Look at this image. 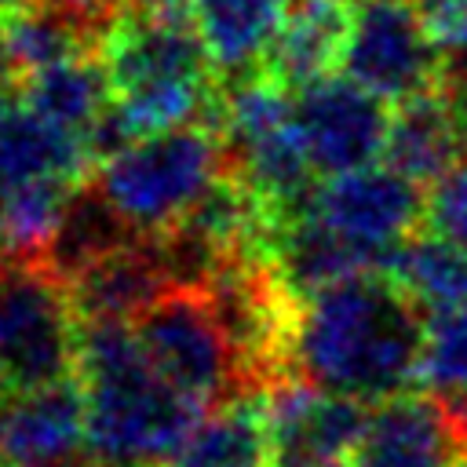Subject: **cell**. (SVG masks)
Instances as JSON below:
<instances>
[{
  "mask_svg": "<svg viewBox=\"0 0 467 467\" xmlns=\"http://www.w3.org/2000/svg\"><path fill=\"white\" fill-rule=\"evenodd\" d=\"M416 306L387 270H361L299 296L288 314L281 368L365 405L387 401L416 383L423 339Z\"/></svg>",
  "mask_w": 467,
  "mask_h": 467,
  "instance_id": "6da1fadb",
  "label": "cell"
},
{
  "mask_svg": "<svg viewBox=\"0 0 467 467\" xmlns=\"http://www.w3.org/2000/svg\"><path fill=\"white\" fill-rule=\"evenodd\" d=\"M99 58L113 106L91 131V157L102 161L131 139L193 124L215 106V66L193 26L190 0H139L99 29Z\"/></svg>",
  "mask_w": 467,
  "mask_h": 467,
  "instance_id": "7a4b0ae2",
  "label": "cell"
},
{
  "mask_svg": "<svg viewBox=\"0 0 467 467\" xmlns=\"http://www.w3.org/2000/svg\"><path fill=\"white\" fill-rule=\"evenodd\" d=\"M77 379L88 452L99 467H168L204 416L150 365L135 328L120 321L84 325Z\"/></svg>",
  "mask_w": 467,
  "mask_h": 467,
  "instance_id": "3957f363",
  "label": "cell"
},
{
  "mask_svg": "<svg viewBox=\"0 0 467 467\" xmlns=\"http://www.w3.org/2000/svg\"><path fill=\"white\" fill-rule=\"evenodd\" d=\"M230 171L223 131L193 120L131 139L99 161L91 182L135 237L153 241L179 226Z\"/></svg>",
  "mask_w": 467,
  "mask_h": 467,
  "instance_id": "277c9868",
  "label": "cell"
},
{
  "mask_svg": "<svg viewBox=\"0 0 467 467\" xmlns=\"http://www.w3.org/2000/svg\"><path fill=\"white\" fill-rule=\"evenodd\" d=\"M131 328L150 365L204 412L259 387L204 285L164 288Z\"/></svg>",
  "mask_w": 467,
  "mask_h": 467,
  "instance_id": "5b68a950",
  "label": "cell"
},
{
  "mask_svg": "<svg viewBox=\"0 0 467 467\" xmlns=\"http://www.w3.org/2000/svg\"><path fill=\"white\" fill-rule=\"evenodd\" d=\"M80 332L69 281L51 263L11 259L0 266V394L73 379Z\"/></svg>",
  "mask_w": 467,
  "mask_h": 467,
  "instance_id": "8992f818",
  "label": "cell"
},
{
  "mask_svg": "<svg viewBox=\"0 0 467 467\" xmlns=\"http://www.w3.org/2000/svg\"><path fill=\"white\" fill-rule=\"evenodd\" d=\"M223 142L230 168L266 204L274 223L306 208L314 193V161L306 153L292 91L266 73L237 80L223 99Z\"/></svg>",
  "mask_w": 467,
  "mask_h": 467,
  "instance_id": "52a82bcc",
  "label": "cell"
},
{
  "mask_svg": "<svg viewBox=\"0 0 467 467\" xmlns=\"http://www.w3.org/2000/svg\"><path fill=\"white\" fill-rule=\"evenodd\" d=\"M339 69L394 106L449 84L445 51L431 40L409 0H354L350 40Z\"/></svg>",
  "mask_w": 467,
  "mask_h": 467,
  "instance_id": "ba28073f",
  "label": "cell"
},
{
  "mask_svg": "<svg viewBox=\"0 0 467 467\" xmlns=\"http://www.w3.org/2000/svg\"><path fill=\"white\" fill-rule=\"evenodd\" d=\"M306 208L343 241L365 252L376 270H383L387 259L412 237L427 197L420 193V182L383 161H372L354 171L325 175V182L314 186Z\"/></svg>",
  "mask_w": 467,
  "mask_h": 467,
  "instance_id": "9c48e42d",
  "label": "cell"
},
{
  "mask_svg": "<svg viewBox=\"0 0 467 467\" xmlns=\"http://www.w3.org/2000/svg\"><path fill=\"white\" fill-rule=\"evenodd\" d=\"M314 171L339 175L383 161L390 113L379 95L350 77H321L292 95Z\"/></svg>",
  "mask_w": 467,
  "mask_h": 467,
  "instance_id": "30bf717a",
  "label": "cell"
},
{
  "mask_svg": "<svg viewBox=\"0 0 467 467\" xmlns=\"http://www.w3.org/2000/svg\"><path fill=\"white\" fill-rule=\"evenodd\" d=\"M368 423L365 401L281 376L266 394L270 460L274 467H317L354 456Z\"/></svg>",
  "mask_w": 467,
  "mask_h": 467,
  "instance_id": "8fae6325",
  "label": "cell"
},
{
  "mask_svg": "<svg viewBox=\"0 0 467 467\" xmlns=\"http://www.w3.org/2000/svg\"><path fill=\"white\" fill-rule=\"evenodd\" d=\"M0 467H99L80 379L0 394Z\"/></svg>",
  "mask_w": 467,
  "mask_h": 467,
  "instance_id": "7c38bea8",
  "label": "cell"
},
{
  "mask_svg": "<svg viewBox=\"0 0 467 467\" xmlns=\"http://www.w3.org/2000/svg\"><path fill=\"white\" fill-rule=\"evenodd\" d=\"M467 438L452 416L423 394H394L368 409L365 434L354 449L358 467H456Z\"/></svg>",
  "mask_w": 467,
  "mask_h": 467,
  "instance_id": "4fadbf2b",
  "label": "cell"
},
{
  "mask_svg": "<svg viewBox=\"0 0 467 467\" xmlns=\"http://www.w3.org/2000/svg\"><path fill=\"white\" fill-rule=\"evenodd\" d=\"M463 142H467L463 106L449 80L445 88L398 102V109L390 113V128H387L383 164L409 175L412 182L434 186L445 171L460 164Z\"/></svg>",
  "mask_w": 467,
  "mask_h": 467,
  "instance_id": "5bb4252c",
  "label": "cell"
},
{
  "mask_svg": "<svg viewBox=\"0 0 467 467\" xmlns=\"http://www.w3.org/2000/svg\"><path fill=\"white\" fill-rule=\"evenodd\" d=\"M164 288H171V277L153 241H131L69 277V296L84 325L91 321L131 325Z\"/></svg>",
  "mask_w": 467,
  "mask_h": 467,
  "instance_id": "9a60e30c",
  "label": "cell"
},
{
  "mask_svg": "<svg viewBox=\"0 0 467 467\" xmlns=\"http://www.w3.org/2000/svg\"><path fill=\"white\" fill-rule=\"evenodd\" d=\"M91 164L88 139L40 117L22 99L0 109V197L36 179H84Z\"/></svg>",
  "mask_w": 467,
  "mask_h": 467,
  "instance_id": "2e32d148",
  "label": "cell"
},
{
  "mask_svg": "<svg viewBox=\"0 0 467 467\" xmlns=\"http://www.w3.org/2000/svg\"><path fill=\"white\" fill-rule=\"evenodd\" d=\"M350 18L354 0H296L281 36L263 62V73L288 91L332 77V69L343 66Z\"/></svg>",
  "mask_w": 467,
  "mask_h": 467,
  "instance_id": "e0dca14e",
  "label": "cell"
},
{
  "mask_svg": "<svg viewBox=\"0 0 467 467\" xmlns=\"http://www.w3.org/2000/svg\"><path fill=\"white\" fill-rule=\"evenodd\" d=\"M296 0H190L193 26L219 77H252L281 36Z\"/></svg>",
  "mask_w": 467,
  "mask_h": 467,
  "instance_id": "ac0fdd59",
  "label": "cell"
},
{
  "mask_svg": "<svg viewBox=\"0 0 467 467\" xmlns=\"http://www.w3.org/2000/svg\"><path fill=\"white\" fill-rule=\"evenodd\" d=\"M168 467H274L266 394L259 387L241 390L204 412Z\"/></svg>",
  "mask_w": 467,
  "mask_h": 467,
  "instance_id": "d6986e66",
  "label": "cell"
},
{
  "mask_svg": "<svg viewBox=\"0 0 467 467\" xmlns=\"http://www.w3.org/2000/svg\"><path fill=\"white\" fill-rule=\"evenodd\" d=\"M18 99L26 106H33L40 117L55 120L58 128H66L80 139H91V131L113 106L109 77H106L99 51H80L73 58H62L55 66H44V69L22 77Z\"/></svg>",
  "mask_w": 467,
  "mask_h": 467,
  "instance_id": "ffe728a7",
  "label": "cell"
},
{
  "mask_svg": "<svg viewBox=\"0 0 467 467\" xmlns=\"http://www.w3.org/2000/svg\"><path fill=\"white\" fill-rule=\"evenodd\" d=\"M88 44H91V26L80 15H73L62 0H44L0 15V47L11 58L18 80L62 58L91 51Z\"/></svg>",
  "mask_w": 467,
  "mask_h": 467,
  "instance_id": "44dd1931",
  "label": "cell"
},
{
  "mask_svg": "<svg viewBox=\"0 0 467 467\" xmlns=\"http://www.w3.org/2000/svg\"><path fill=\"white\" fill-rule=\"evenodd\" d=\"M131 241H142L128 230V223L109 208V201L95 190V182H80L66 215H62V226L55 234V241L47 244V252L40 255L44 263H51L66 281L84 270L88 263L131 244Z\"/></svg>",
  "mask_w": 467,
  "mask_h": 467,
  "instance_id": "7402d4cb",
  "label": "cell"
},
{
  "mask_svg": "<svg viewBox=\"0 0 467 467\" xmlns=\"http://www.w3.org/2000/svg\"><path fill=\"white\" fill-rule=\"evenodd\" d=\"M383 270L427 310L467 303V248L438 234L409 237Z\"/></svg>",
  "mask_w": 467,
  "mask_h": 467,
  "instance_id": "603a6c76",
  "label": "cell"
},
{
  "mask_svg": "<svg viewBox=\"0 0 467 467\" xmlns=\"http://www.w3.org/2000/svg\"><path fill=\"white\" fill-rule=\"evenodd\" d=\"M84 179H36L0 197V237L11 259H40Z\"/></svg>",
  "mask_w": 467,
  "mask_h": 467,
  "instance_id": "cb8c5ba5",
  "label": "cell"
},
{
  "mask_svg": "<svg viewBox=\"0 0 467 467\" xmlns=\"http://www.w3.org/2000/svg\"><path fill=\"white\" fill-rule=\"evenodd\" d=\"M423 219L431 234L467 248V161H460L452 171H445L427 197Z\"/></svg>",
  "mask_w": 467,
  "mask_h": 467,
  "instance_id": "d4e9b609",
  "label": "cell"
},
{
  "mask_svg": "<svg viewBox=\"0 0 467 467\" xmlns=\"http://www.w3.org/2000/svg\"><path fill=\"white\" fill-rule=\"evenodd\" d=\"M416 11L445 55H467V0H431Z\"/></svg>",
  "mask_w": 467,
  "mask_h": 467,
  "instance_id": "484cf974",
  "label": "cell"
},
{
  "mask_svg": "<svg viewBox=\"0 0 467 467\" xmlns=\"http://www.w3.org/2000/svg\"><path fill=\"white\" fill-rule=\"evenodd\" d=\"M73 15H80L88 26H106L120 7H128V4H139V0H62Z\"/></svg>",
  "mask_w": 467,
  "mask_h": 467,
  "instance_id": "4316f807",
  "label": "cell"
},
{
  "mask_svg": "<svg viewBox=\"0 0 467 467\" xmlns=\"http://www.w3.org/2000/svg\"><path fill=\"white\" fill-rule=\"evenodd\" d=\"M18 73H15V66H11V58L4 55V47H0V109L11 102V95H18Z\"/></svg>",
  "mask_w": 467,
  "mask_h": 467,
  "instance_id": "83f0119b",
  "label": "cell"
},
{
  "mask_svg": "<svg viewBox=\"0 0 467 467\" xmlns=\"http://www.w3.org/2000/svg\"><path fill=\"white\" fill-rule=\"evenodd\" d=\"M33 4H44V0H0V15L18 11V7H33Z\"/></svg>",
  "mask_w": 467,
  "mask_h": 467,
  "instance_id": "f1b7e54d",
  "label": "cell"
},
{
  "mask_svg": "<svg viewBox=\"0 0 467 467\" xmlns=\"http://www.w3.org/2000/svg\"><path fill=\"white\" fill-rule=\"evenodd\" d=\"M317 467H358V463H350V460H328V463H317Z\"/></svg>",
  "mask_w": 467,
  "mask_h": 467,
  "instance_id": "f546056e",
  "label": "cell"
},
{
  "mask_svg": "<svg viewBox=\"0 0 467 467\" xmlns=\"http://www.w3.org/2000/svg\"><path fill=\"white\" fill-rule=\"evenodd\" d=\"M460 95V106H463V128H467V84H463V91H456Z\"/></svg>",
  "mask_w": 467,
  "mask_h": 467,
  "instance_id": "4dcf8cb0",
  "label": "cell"
},
{
  "mask_svg": "<svg viewBox=\"0 0 467 467\" xmlns=\"http://www.w3.org/2000/svg\"><path fill=\"white\" fill-rule=\"evenodd\" d=\"M409 4H412V7H423V4H431V0H409Z\"/></svg>",
  "mask_w": 467,
  "mask_h": 467,
  "instance_id": "1f68e13d",
  "label": "cell"
}]
</instances>
